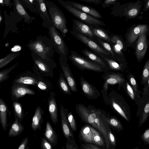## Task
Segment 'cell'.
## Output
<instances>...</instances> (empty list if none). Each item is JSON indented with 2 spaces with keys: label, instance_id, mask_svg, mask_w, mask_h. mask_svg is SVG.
<instances>
[{
  "label": "cell",
  "instance_id": "1",
  "mask_svg": "<svg viewBox=\"0 0 149 149\" xmlns=\"http://www.w3.org/2000/svg\"><path fill=\"white\" fill-rule=\"evenodd\" d=\"M76 110L83 122L90 125L101 134L104 140L106 148L108 149L110 144L105 125L107 121L104 111L91 104L86 107L81 104L76 105Z\"/></svg>",
  "mask_w": 149,
  "mask_h": 149
},
{
  "label": "cell",
  "instance_id": "2",
  "mask_svg": "<svg viewBox=\"0 0 149 149\" xmlns=\"http://www.w3.org/2000/svg\"><path fill=\"white\" fill-rule=\"evenodd\" d=\"M101 92L105 103L110 105L124 119L129 122L131 118V110L128 104L122 95L116 91L102 90Z\"/></svg>",
  "mask_w": 149,
  "mask_h": 149
},
{
  "label": "cell",
  "instance_id": "3",
  "mask_svg": "<svg viewBox=\"0 0 149 149\" xmlns=\"http://www.w3.org/2000/svg\"><path fill=\"white\" fill-rule=\"evenodd\" d=\"M142 4L143 2L140 0L125 4L117 2L112 8L111 14L116 17H124L127 19H133L139 14Z\"/></svg>",
  "mask_w": 149,
  "mask_h": 149
},
{
  "label": "cell",
  "instance_id": "4",
  "mask_svg": "<svg viewBox=\"0 0 149 149\" xmlns=\"http://www.w3.org/2000/svg\"><path fill=\"white\" fill-rule=\"evenodd\" d=\"M45 2L53 25L61 32L63 37H65L68 30L67 26V21L63 13L52 2L45 0Z\"/></svg>",
  "mask_w": 149,
  "mask_h": 149
},
{
  "label": "cell",
  "instance_id": "5",
  "mask_svg": "<svg viewBox=\"0 0 149 149\" xmlns=\"http://www.w3.org/2000/svg\"><path fill=\"white\" fill-rule=\"evenodd\" d=\"M68 58L73 65L81 70L91 71L98 72H104L109 70L107 68L93 62L74 51H71Z\"/></svg>",
  "mask_w": 149,
  "mask_h": 149
},
{
  "label": "cell",
  "instance_id": "6",
  "mask_svg": "<svg viewBox=\"0 0 149 149\" xmlns=\"http://www.w3.org/2000/svg\"><path fill=\"white\" fill-rule=\"evenodd\" d=\"M56 1L71 14L89 26H106L105 23L102 21L69 5L65 1Z\"/></svg>",
  "mask_w": 149,
  "mask_h": 149
},
{
  "label": "cell",
  "instance_id": "7",
  "mask_svg": "<svg viewBox=\"0 0 149 149\" xmlns=\"http://www.w3.org/2000/svg\"><path fill=\"white\" fill-rule=\"evenodd\" d=\"M49 33L59 54V58L67 61L68 50L62 37L53 25L49 27Z\"/></svg>",
  "mask_w": 149,
  "mask_h": 149
},
{
  "label": "cell",
  "instance_id": "8",
  "mask_svg": "<svg viewBox=\"0 0 149 149\" xmlns=\"http://www.w3.org/2000/svg\"><path fill=\"white\" fill-rule=\"evenodd\" d=\"M141 97L136 104L138 107L136 116L139 118L138 127L147 120L149 115V90L146 93L141 91Z\"/></svg>",
  "mask_w": 149,
  "mask_h": 149
},
{
  "label": "cell",
  "instance_id": "9",
  "mask_svg": "<svg viewBox=\"0 0 149 149\" xmlns=\"http://www.w3.org/2000/svg\"><path fill=\"white\" fill-rule=\"evenodd\" d=\"M149 26L146 24H134L128 29L125 34L127 46L133 47L136 40L141 34L148 33Z\"/></svg>",
  "mask_w": 149,
  "mask_h": 149
},
{
  "label": "cell",
  "instance_id": "10",
  "mask_svg": "<svg viewBox=\"0 0 149 149\" xmlns=\"http://www.w3.org/2000/svg\"><path fill=\"white\" fill-rule=\"evenodd\" d=\"M70 33L76 38L85 45L93 52L100 54L111 56L97 43L81 33L76 30L72 29L70 31Z\"/></svg>",
  "mask_w": 149,
  "mask_h": 149
},
{
  "label": "cell",
  "instance_id": "11",
  "mask_svg": "<svg viewBox=\"0 0 149 149\" xmlns=\"http://www.w3.org/2000/svg\"><path fill=\"white\" fill-rule=\"evenodd\" d=\"M102 77L104 80V82L102 90L105 91H107L109 84H118V89L119 90L126 80L123 74L110 70L104 72Z\"/></svg>",
  "mask_w": 149,
  "mask_h": 149
},
{
  "label": "cell",
  "instance_id": "12",
  "mask_svg": "<svg viewBox=\"0 0 149 149\" xmlns=\"http://www.w3.org/2000/svg\"><path fill=\"white\" fill-rule=\"evenodd\" d=\"M148 33H144L140 36L136 42L135 54L139 63L144 58L148 46L147 38Z\"/></svg>",
  "mask_w": 149,
  "mask_h": 149
},
{
  "label": "cell",
  "instance_id": "13",
  "mask_svg": "<svg viewBox=\"0 0 149 149\" xmlns=\"http://www.w3.org/2000/svg\"><path fill=\"white\" fill-rule=\"evenodd\" d=\"M30 49L43 60L48 61L51 48L46 46L42 41L39 39L29 45Z\"/></svg>",
  "mask_w": 149,
  "mask_h": 149
},
{
  "label": "cell",
  "instance_id": "14",
  "mask_svg": "<svg viewBox=\"0 0 149 149\" xmlns=\"http://www.w3.org/2000/svg\"><path fill=\"white\" fill-rule=\"evenodd\" d=\"M26 94L34 95L35 92L26 84H14L12 86L11 95L13 101L18 100Z\"/></svg>",
  "mask_w": 149,
  "mask_h": 149
},
{
  "label": "cell",
  "instance_id": "15",
  "mask_svg": "<svg viewBox=\"0 0 149 149\" xmlns=\"http://www.w3.org/2000/svg\"><path fill=\"white\" fill-rule=\"evenodd\" d=\"M108 65L110 71L125 72L127 68L126 59L114 58L111 56L100 54Z\"/></svg>",
  "mask_w": 149,
  "mask_h": 149
},
{
  "label": "cell",
  "instance_id": "16",
  "mask_svg": "<svg viewBox=\"0 0 149 149\" xmlns=\"http://www.w3.org/2000/svg\"><path fill=\"white\" fill-rule=\"evenodd\" d=\"M60 106L61 127L63 135L67 139L74 138V134L70 127L67 118L68 110L65 109L61 104Z\"/></svg>",
  "mask_w": 149,
  "mask_h": 149
},
{
  "label": "cell",
  "instance_id": "17",
  "mask_svg": "<svg viewBox=\"0 0 149 149\" xmlns=\"http://www.w3.org/2000/svg\"><path fill=\"white\" fill-rule=\"evenodd\" d=\"M61 67L64 77L67 81L71 91L78 92L76 80L72 74L67 61L59 58Z\"/></svg>",
  "mask_w": 149,
  "mask_h": 149
},
{
  "label": "cell",
  "instance_id": "18",
  "mask_svg": "<svg viewBox=\"0 0 149 149\" xmlns=\"http://www.w3.org/2000/svg\"><path fill=\"white\" fill-rule=\"evenodd\" d=\"M80 83L82 91L89 99H96L100 95L98 90L92 84L89 83L81 76L80 78Z\"/></svg>",
  "mask_w": 149,
  "mask_h": 149
},
{
  "label": "cell",
  "instance_id": "19",
  "mask_svg": "<svg viewBox=\"0 0 149 149\" xmlns=\"http://www.w3.org/2000/svg\"><path fill=\"white\" fill-rule=\"evenodd\" d=\"M72 22V29L96 42L98 38L94 34L89 26L78 19H73Z\"/></svg>",
  "mask_w": 149,
  "mask_h": 149
},
{
  "label": "cell",
  "instance_id": "20",
  "mask_svg": "<svg viewBox=\"0 0 149 149\" xmlns=\"http://www.w3.org/2000/svg\"><path fill=\"white\" fill-rule=\"evenodd\" d=\"M54 92L50 91L48 100L47 104L51 119L53 123L56 125L58 121L57 104Z\"/></svg>",
  "mask_w": 149,
  "mask_h": 149
},
{
  "label": "cell",
  "instance_id": "21",
  "mask_svg": "<svg viewBox=\"0 0 149 149\" xmlns=\"http://www.w3.org/2000/svg\"><path fill=\"white\" fill-rule=\"evenodd\" d=\"M69 5L87 13L95 18L99 19L102 18V16L96 9L89 6L68 1H65Z\"/></svg>",
  "mask_w": 149,
  "mask_h": 149
},
{
  "label": "cell",
  "instance_id": "22",
  "mask_svg": "<svg viewBox=\"0 0 149 149\" xmlns=\"http://www.w3.org/2000/svg\"><path fill=\"white\" fill-rule=\"evenodd\" d=\"M98 132L93 127L85 125L80 130L79 135L81 139L84 141L93 144L94 136Z\"/></svg>",
  "mask_w": 149,
  "mask_h": 149
},
{
  "label": "cell",
  "instance_id": "23",
  "mask_svg": "<svg viewBox=\"0 0 149 149\" xmlns=\"http://www.w3.org/2000/svg\"><path fill=\"white\" fill-rule=\"evenodd\" d=\"M8 107L1 98L0 99V121L2 127L6 131L8 126V122L10 114Z\"/></svg>",
  "mask_w": 149,
  "mask_h": 149
},
{
  "label": "cell",
  "instance_id": "24",
  "mask_svg": "<svg viewBox=\"0 0 149 149\" xmlns=\"http://www.w3.org/2000/svg\"><path fill=\"white\" fill-rule=\"evenodd\" d=\"M39 6V15L43 21V24L49 27L53 24L48 13L45 0H37Z\"/></svg>",
  "mask_w": 149,
  "mask_h": 149
},
{
  "label": "cell",
  "instance_id": "25",
  "mask_svg": "<svg viewBox=\"0 0 149 149\" xmlns=\"http://www.w3.org/2000/svg\"><path fill=\"white\" fill-rule=\"evenodd\" d=\"M81 53L87 58L109 69L108 64L100 54L86 48L83 49Z\"/></svg>",
  "mask_w": 149,
  "mask_h": 149
},
{
  "label": "cell",
  "instance_id": "26",
  "mask_svg": "<svg viewBox=\"0 0 149 149\" xmlns=\"http://www.w3.org/2000/svg\"><path fill=\"white\" fill-rule=\"evenodd\" d=\"M13 1L17 13L20 16L23 17L24 22L29 24L35 20V17L29 15L19 0H13Z\"/></svg>",
  "mask_w": 149,
  "mask_h": 149
},
{
  "label": "cell",
  "instance_id": "27",
  "mask_svg": "<svg viewBox=\"0 0 149 149\" xmlns=\"http://www.w3.org/2000/svg\"><path fill=\"white\" fill-rule=\"evenodd\" d=\"M44 113V111L40 107L38 106L37 107L32 118L31 124L32 128L34 131L37 130H41V125L43 123V117Z\"/></svg>",
  "mask_w": 149,
  "mask_h": 149
},
{
  "label": "cell",
  "instance_id": "28",
  "mask_svg": "<svg viewBox=\"0 0 149 149\" xmlns=\"http://www.w3.org/2000/svg\"><path fill=\"white\" fill-rule=\"evenodd\" d=\"M44 135L53 147L57 145L58 136L48 121L46 124Z\"/></svg>",
  "mask_w": 149,
  "mask_h": 149
},
{
  "label": "cell",
  "instance_id": "29",
  "mask_svg": "<svg viewBox=\"0 0 149 149\" xmlns=\"http://www.w3.org/2000/svg\"><path fill=\"white\" fill-rule=\"evenodd\" d=\"M90 26L94 34L98 38L109 43L111 42L110 36L107 30L99 26Z\"/></svg>",
  "mask_w": 149,
  "mask_h": 149
},
{
  "label": "cell",
  "instance_id": "30",
  "mask_svg": "<svg viewBox=\"0 0 149 149\" xmlns=\"http://www.w3.org/2000/svg\"><path fill=\"white\" fill-rule=\"evenodd\" d=\"M24 129V127L21 121L17 118H15V121L11 125L8 136L10 137L17 136L22 133Z\"/></svg>",
  "mask_w": 149,
  "mask_h": 149
},
{
  "label": "cell",
  "instance_id": "31",
  "mask_svg": "<svg viewBox=\"0 0 149 149\" xmlns=\"http://www.w3.org/2000/svg\"><path fill=\"white\" fill-rule=\"evenodd\" d=\"M22 4L32 12L39 15L38 4L37 0H19Z\"/></svg>",
  "mask_w": 149,
  "mask_h": 149
},
{
  "label": "cell",
  "instance_id": "32",
  "mask_svg": "<svg viewBox=\"0 0 149 149\" xmlns=\"http://www.w3.org/2000/svg\"><path fill=\"white\" fill-rule=\"evenodd\" d=\"M105 119L108 125L114 130L118 132L123 130L124 128L122 124L116 117L113 116H111L110 118L106 116V114Z\"/></svg>",
  "mask_w": 149,
  "mask_h": 149
},
{
  "label": "cell",
  "instance_id": "33",
  "mask_svg": "<svg viewBox=\"0 0 149 149\" xmlns=\"http://www.w3.org/2000/svg\"><path fill=\"white\" fill-rule=\"evenodd\" d=\"M127 77L130 84L133 89L137 99V101L135 103L136 104L139 99L141 97V91L139 89L138 84L134 76L132 73L129 72Z\"/></svg>",
  "mask_w": 149,
  "mask_h": 149
},
{
  "label": "cell",
  "instance_id": "34",
  "mask_svg": "<svg viewBox=\"0 0 149 149\" xmlns=\"http://www.w3.org/2000/svg\"><path fill=\"white\" fill-rule=\"evenodd\" d=\"M110 36L111 42L119 46L122 51L125 52L127 50V47L121 36L111 34Z\"/></svg>",
  "mask_w": 149,
  "mask_h": 149
},
{
  "label": "cell",
  "instance_id": "35",
  "mask_svg": "<svg viewBox=\"0 0 149 149\" xmlns=\"http://www.w3.org/2000/svg\"><path fill=\"white\" fill-rule=\"evenodd\" d=\"M13 106L15 118H17L20 121H22L24 114L21 104L17 100H15L13 102Z\"/></svg>",
  "mask_w": 149,
  "mask_h": 149
},
{
  "label": "cell",
  "instance_id": "36",
  "mask_svg": "<svg viewBox=\"0 0 149 149\" xmlns=\"http://www.w3.org/2000/svg\"><path fill=\"white\" fill-rule=\"evenodd\" d=\"M58 83L60 90L64 93L69 95L71 94L70 90L65 79L63 74L61 73L58 79Z\"/></svg>",
  "mask_w": 149,
  "mask_h": 149
},
{
  "label": "cell",
  "instance_id": "37",
  "mask_svg": "<svg viewBox=\"0 0 149 149\" xmlns=\"http://www.w3.org/2000/svg\"><path fill=\"white\" fill-rule=\"evenodd\" d=\"M123 87L128 96L136 103L137 99L136 96L135 92L128 81L125 80L122 85Z\"/></svg>",
  "mask_w": 149,
  "mask_h": 149
},
{
  "label": "cell",
  "instance_id": "38",
  "mask_svg": "<svg viewBox=\"0 0 149 149\" xmlns=\"http://www.w3.org/2000/svg\"><path fill=\"white\" fill-rule=\"evenodd\" d=\"M38 81L34 78L28 77H21L16 79L14 81V84H20L26 85H35L37 84Z\"/></svg>",
  "mask_w": 149,
  "mask_h": 149
},
{
  "label": "cell",
  "instance_id": "39",
  "mask_svg": "<svg viewBox=\"0 0 149 149\" xmlns=\"http://www.w3.org/2000/svg\"><path fill=\"white\" fill-rule=\"evenodd\" d=\"M96 42L99 44L106 51L108 52L113 58L120 59L117 57L111 46L109 42L98 38L96 40Z\"/></svg>",
  "mask_w": 149,
  "mask_h": 149
},
{
  "label": "cell",
  "instance_id": "40",
  "mask_svg": "<svg viewBox=\"0 0 149 149\" xmlns=\"http://www.w3.org/2000/svg\"><path fill=\"white\" fill-rule=\"evenodd\" d=\"M149 78V58L144 66L141 76V83L144 86L146 85Z\"/></svg>",
  "mask_w": 149,
  "mask_h": 149
},
{
  "label": "cell",
  "instance_id": "41",
  "mask_svg": "<svg viewBox=\"0 0 149 149\" xmlns=\"http://www.w3.org/2000/svg\"><path fill=\"white\" fill-rule=\"evenodd\" d=\"M18 53L9 54L0 59V68L5 66L19 55Z\"/></svg>",
  "mask_w": 149,
  "mask_h": 149
},
{
  "label": "cell",
  "instance_id": "42",
  "mask_svg": "<svg viewBox=\"0 0 149 149\" xmlns=\"http://www.w3.org/2000/svg\"><path fill=\"white\" fill-rule=\"evenodd\" d=\"M34 62L40 70L45 73H48L50 71L47 65L40 59H35Z\"/></svg>",
  "mask_w": 149,
  "mask_h": 149
},
{
  "label": "cell",
  "instance_id": "43",
  "mask_svg": "<svg viewBox=\"0 0 149 149\" xmlns=\"http://www.w3.org/2000/svg\"><path fill=\"white\" fill-rule=\"evenodd\" d=\"M109 43L111 46L116 55L117 58L122 59H125V56L119 46L111 42Z\"/></svg>",
  "mask_w": 149,
  "mask_h": 149
},
{
  "label": "cell",
  "instance_id": "44",
  "mask_svg": "<svg viewBox=\"0 0 149 149\" xmlns=\"http://www.w3.org/2000/svg\"><path fill=\"white\" fill-rule=\"evenodd\" d=\"M16 64L13 65L8 68L3 70L0 72V83L3 82L9 77L8 74L16 67Z\"/></svg>",
  "mask_w": 149,
  "mask_h": 149
},
{
  "label": "cell",
  "instance_id": "45",
  "mask_svg": "<svg viewBox=\"0 0 149 149\" xmlns=\"http://www.w3.org/2000/svg\"><path fill=\"white\" fill-rule=\"evenodd\" d=\"M67 118L72 130L73 132L76 131L77 130V127L76 120L74 115L71 112H68Z\"/></svg>",
  "mask_w": 149,
  "mask_h": 149
},
{
  "label": "cell",
  "instance_id": "46",
  "mask_svg": "<svg viewBox=\"0 0 149 149\" xmlns=\"http://www.w3.org/2000/svg\"><path fill=\"white\" fill-rule=\"evenodd\" d=\"M100 133L98 131L94 135L93 140V144L100 146L104 147V140L101 136Z\"/></svg>",
  "mask_w": 149,
  "mask_h": 149
},
{
  "label": "cell",
  "instance_id": "47",
  "mask_svg": "<svg viewBox=\"0 0 149 149\" xmlns=\"http://www.w3.org/2000/svg\"><path fill=\"white\" fill-rule=\"evenodd\" d=\"M105 125L107 130L108 136L110 144L113 146H115L116 145V141L115 137L112 133L109 126L107 122L106 124Z\"/></svg>",
  "mask_w": 149,
  "mask_h": 149
},
{
  "label": "cell",
  "instance_id": "48",
  "mask_svg": "<svg viewBox=\"0 0 149 149\" xmlns=\"http://www.w3.org/2000/svg\"><path fill=\"white\" fill-rule=\"evenodd\" d=\"M66 149H79V148L77 145L74 138H70L67 140L65 144Z\"/></svg>",
  "mask_w": 149,
  "mask_h": 149
},
{
  "label": "cell",
  "instance_id": "49",
  "mask_svg": "<svg viewBox=\"0 0 149 149\" xmlns=\"http://www.w3.org/2000/svg\"><path fill=\"white\" fill-rule=\"evenodd\" d=\"M52 146L45 137L41 139V147L43 149H52Z\"/></svg>",
  "mask_w": 149,
  "mask_h": 149
},
{
  "label": "cell",
  "instance_id": "50",
  "mask_svg": "<svg viewBox=\"0 0 149 149\" xmlns=\"http://www.w3.org/2000/svg\"><path fill=\"white\" fill-rule=\"evenodd\" d=\"M140 137L145 145H149V128L147 129Z\"/></svg>",
  "mask_w": 149,
  "mask_h": 149
},
{
  "label": "cell",
  "instance_id": "51",
  "mask_svg": "<svg viewBox=\"0 0 149 149\" xmlns=\"http://www.w3.org/2000/svg\"><path fill=\"white\" fill-rule=\"evenodd\" d=\"M37 86L40 90L44 91L49 92V91L50 87L44 82L42 81H38Z\"/></svg>",
  "mask_w": 149,
  "mask_h": 149
},
{
  "label": "cell",
  "instance_id": "52",
  "mask_svg": "<svg viewBox=\"0 0 149 149\" xmlns=\"http://www.w3.org/2000/svg\"><path fill=\"white\" fill-rule=\"evenodd\" d=\"M118 0H103L101 3L102 8H105L115 5Z\"/></svg>",
  "mask_w": 149,
  "mask_h": 149
},
{
  "label": "cell",
  "instance_id": "53",
  "mask_svg": "<svg viewBox=\"0 0 149 149\" xmlns=\"http://www.w3.org/2000/svg\"><path fill=\"white\" fill-rule=\"evenodd\" d=\"M80 148L83 149H100L101 148L96 145L93 144L92 143L82 144L81 143Z\"/></svg>",
  "mask_w": 149,
  "mask_h": 149
},
{
  "label": "cell",
  "instance_id": "54",
  "mask_svg": "<svg viewBox=\"0 0 149 149\" xmlns=\"http://www.w3.org/2000/svg\"><path fill=\"white\" fill-rule=\"evenodd\" d=\"M28 143V138L27 137L24 138L18 146L17 149H26Z\"/></svg>",
  "mask_w": 149,
  "mask_h": 149
},
{
  "label": "cell",
  "instance_id": "55",
  "mask_svg": "<svg viewBox=\"0 0 149 149\" xmlns=\"http://www.w3.org/2000/svg\"><path fill=\"white\" fill-rule=\"evenodd\" d=\"M0 3L1 5L2 6H5L10 8L13 5L11 3L10 0H0Z\"/></svg>",
  "mask_w": 149,
  "mask_h": 149
},
{
  "label": "cell",
  "instance_id": "56",
  "mask_svg": "<svg viewBox=\"0 0 149 149\" xmlns=\"http://www.w3.org/2000/svg\"><path fill=\"white\" fill-rule=\"evenodd\" d=\"M83 1L89 3H93L96 5L101 4L103 0H76Z\"/></svg>",
  "mask_w": 149,
  "mask_h": 149
},
{
  "label": "cell",
  "instance_id": "57",
  "mask_svg": "<svg viewBox=\"0 0 149 149\" xmlns=\"http://www.w3.org/2000/svg\"><path fill=\"white\" fill-rule=\"evenodd\" d=\"M149 9V0H144L143 11H146Z\"/></svg>",
  "mask_w": 149,
  "mask_h": 149
},
{
  "label": "cell",
  "instance_id": "58",
  "mask_svg": "<svg viewBox=\"0 0 149 149\" xmlns=\"http://www.w3.org/2000/svg\"><path fill=\"white\" fill-rule=\"evenodd\" d=\"M149 90V78L148 79L147 84L146 86H144L142 90L144 93H146Z\"/></svg>",
  "mask_w": 149,
  "mask_h": 149
},
{
  "label": "cell",
  "instance_id": "59",
  "mask_svg": "<svg viewBox=\"0 0 149 149\" xmlns=\"http://www.w3.org/2000/svg\"><path fill=\"white\" fill-rule=\"evenodd\" d=\"M21 47L19 46L16 45L11 49V51L13 52H17L21 49Z\"/></svg>",
  "mask_w": 149,
  "mask_h": 149
}]
</instances>
